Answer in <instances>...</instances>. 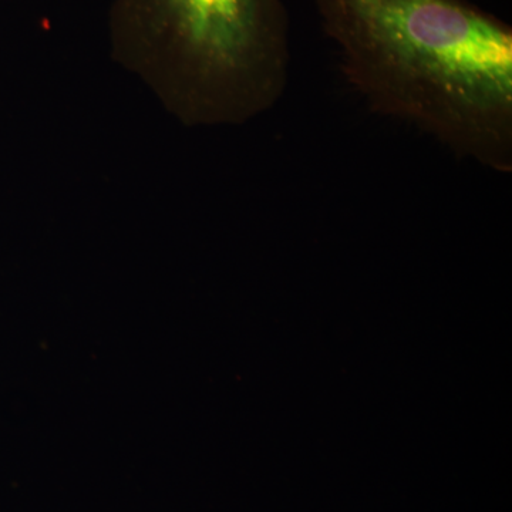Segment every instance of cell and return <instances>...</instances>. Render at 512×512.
Instances as JSON below:
<instances>
[{"mask_svg": "<svg viewBox=\"0 0 512 512\" xmlns=\"http://www.w3.org/2000/svg\"><path fill=\"white\" fill-rule=\"evenodd\" d=\"M340 69L380 116L512 173V29L467 0H313Z\"/></svg>", "mask_w": 512, "mask_h": 512, "instance_id": "cell-1", "label": "cell"}, {"mask_svg": "<svg viewBox=\"0 0 512 512\" xmlns=\"http://www.w3.org/2000/svg\"><path fill=\"white\" fill-rule=\"evenodd\" d=\"M110 55L188 128L242 126L284 96V0H113Z\"/></svg>", "mask_w": 512, "mask_h": 512, "instance_id": "cell-2", "label": "cell"}]
</instances>
